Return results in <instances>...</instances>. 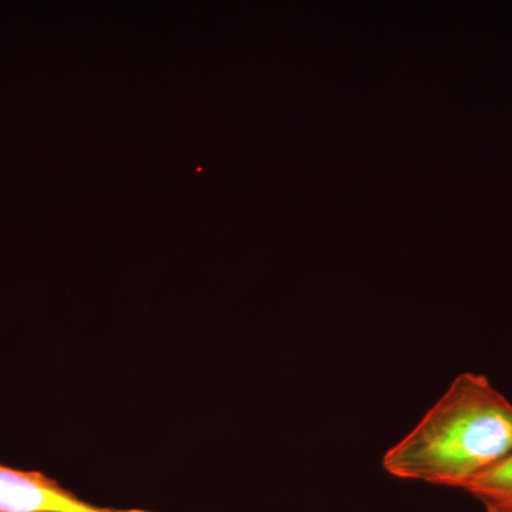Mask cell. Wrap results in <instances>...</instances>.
Masks as SVG:
<instances>
[{"mask_svg": "<svg viewBox=\"0 0 512 512\" xmlns=\"http://www.w3.org/2000/svg\"><path fill=\"white\" fill-rule=\"evenodd\" d=\"M0 512H153L138 508L99 507L82 500L40 471L0 464Z\"/></svg>", "mask_w": 512, "mask_h": 512, "instance_id": "cell-2", "label": "cell"}, {"mask_svg": "<svg viewBox=\"0 0 512 512\" xmlns=\"http://www.w3.org/2000/svg\"><path fill=\"white\" fill-rule=\"evenodd\" d=\"M487 512H512V454L464 488Z\"/></svg>", "mask_w": 512, "mask_h": 512, "instance_id": "cell-3", "label": "cell"}, {"mask_svg": "<svg viewBox=\"0 0 512 512\" xmlns=\"http://www.w3.org/2000/svg\"><path fill=\"white\" fill-rule=\"evenodd\" d=\"M512 454V403L487 376L464 372L383 456L400 480L464 488Z\"/></svg>", "mask_w": 512, "mask_h": 512, "instance_id": "cell-1", "label": "cell"}]
</instances>
